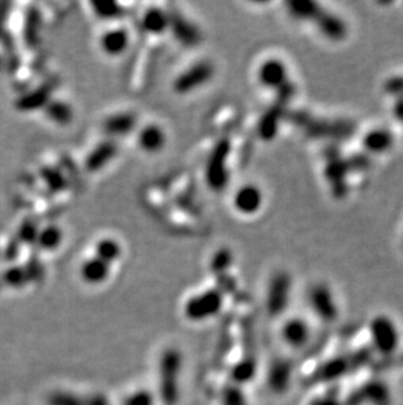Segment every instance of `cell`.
Returning a JSON list of instances; mask_svg holds the SVG:
<instances>
[{
	"label": "cell",
	"mask_w": 403,
	"mask_h": 405,
	"mask_svg": "<svg viewBox=\"0 0 403 405\" xmlns=\"http://www.w3.org/2000/svg\"><path fill=\"white\" fill-rule=\"evenodd\" d=\"M371 354L372 350L360 349L346 356L331 357L316 368L311 379L314 383H331L339 380L368 365Z\"/></svg>",
	"instance_id": "cell-1"
},
{
	"label": "cell",
	"mask_w": 403,
	"mask_h": 405,
	"mask_svg": "<svg viewBox=\"0 0 403 405\" xmlns=\"http://www.w3.org/2000/svg\"><path fill=\"white\" fill-rule=\"evenodd\" d=\"M181 368V353L173 348L165 350L159 365V391L164 405H175L178 401V377Z\"/></svg>",
	"instance_id": "cell-2"
},
{
	"label": "cell",
	"mask_w": 403,
	"mask_h": 405,
	"mask_svg": "<svg viewBox=\"0 0 403 405\" xmlns=\"http://www.w3.org/2000/svg\"><path fill=\"white\" fill-rule=\"evenodd\" d=\"M372 349L384 358H392L401 346V333L392 318L377 315L369 322Z\"/></svg>",
	"instance_id": "cell-3"
},
{
	"label": "cell",
	"mask_w": 403,
	"mask_h": 405,
	"mask_svg": "<svg viewBox=\"0 0 403 405\" xmlns=\"http://www.w3.org/2000/svg\"><path fill=\"white\" fill-rule=\"evenodd\" d=\"M219 289H209L192 296L183 307L185 316L192 322H202L218 315L223 307L224 296Z\"/></svg>",
	"instance_id": "cell-4"
},
{
	"label": "cell",
	"mask_w": 403,
	"mask_h": 405,
	"mask_svg": "<svg viewBox=\"0 0 403 405\" xmlns=\"http://www.w3.org/2000/svg\"><path fill=\"white\" fill-rule=\"evenodd\" d=\"M291 277L284 272H279L271 278L266 296V308L271 316H279L287 310L291 296Z\"/></svg>",
	"instance_id": "cell-5"
},
{
	"label": "cell",
	"mask_w": 403,
	"mask_h": 405,
	"mask_svg": "<svg viewBox=\"0 0 403 405\" xmlns=\"http://www.w3.org/2000/svg\"><path fill=\"white\" fill-rule=\"evenodd\" d=\"M311 311L323 322H333L338 319V304L330 287L325 284L311 286L308 294Z\"/></svg>",
	"instance_id": "cell-6"
},
{
	"label": "cell",
	"mask_w": 403,
	"mask_h": 405,
	"mask_svg": "<svg viewBox=\"0 0 403 405\" xmlns=\"http://www.w3.org/2000/svg\"><path fill=\"white\" fill-rule=\"evenodd\" d=\"M345 403L346 405H390L392 392L385 382L372 379L359 387Z\"/></svg>",
	"instance_id": "cell-7"
},
{
	"label": "cell",
	"mask_w": 403,
	"mask_h": 405,
	"mask_svg": "<svg viewBox=\"0 0 403 405\" xmlns=\"http://www.w3.org/2000/svg\"><path fill=\"white\" fill-rule=\"evenodd\" d=\"M256 78L261 85L270 90H280L288 83L287 66L278 58H268L258 67Z\"/></svg>",
	"instance_id": "cell-8"
},
{
	"label": "cell",
	"mask_w": 403,
	"mask_h": 405,
	"mask_svg": "<svg viewBox=\"0 0 403 405\" xmlns=\"http://www.w3.org/2000/svg\"><path fill=\"white\" fill-rule=\"evenodd\" d=\"M228 143L225 140L219 142L215 148L213 152L211 154L209 164H207V171H206V177L209 184L219 189L223 188L227 183V169H225V162L228 157Z\"/></svg>",
	"instance_id": "cell-9"
},
{
	"label": "cell",
	"mask_w": 403,
	"mask_h": 405,
	"mask_svg": "<svg viewBox=\"0 0 403 405\" xmlns=\"http://www.w3.org/2000/svg\"><path fill=\"white\" fill-rule=\"evenodd\" d=\"M213 75V68L207 62H201L186 70L174 80V91L178 93H187L199 88L207 83Z\"/></svg>",
	"instance_id": "cell-10"
},
{
	"label": "cell",
	"mask_w": 403,
	"mask_h": 405,
	"mask_svg": "<svg viewBox=\"0 0 403 405\" xmlns=\"http://www.w3.org/2000/svg\"><path fill=\"white\" fill-rule=\"evenodd\" d=\"M264 203V193L254 184H245L240 186L233 194L232 205L236 212L242 215L256 214Z\"/></svg>",
	"instance_id": "cell-11"
},
{
	"label": "cell",
	"mask_w": 403,
	"mask_h": 405,
	"mask_svg": "<svg viewBox=\"0 0 403 405\" xmlns=\"http://www.w3.org/2000/svg\"><path fill=\"white\" fill-rule=\"evenodd\" d=\"M292 377L293 366L291 361L285 358L275 359L267 371V385L274 394L282 395L288 391Z\"/></svg>",
	"instance_id": "cell-12"
},
{
	"label": "cell",
	"mask_w": 403,
	"mask_h": 405,
	"mask_svg": "<svg viewBox=\"0 0 403 405\" xmlns=\"http://www.w3.org/2000/svg\"><path fill=\"white\" fill-rule=\"evenodd\" d=\"M280 334L290 348L302 349L311 341V327L302 318H291L284 322Z\"/></svg>",
	"instance_id": "cell-13"
},
{
	"label": "cell",
	"mask_w": 403,
	"mask_h": 405,
	"mask_svg": "<svg viewBox=\"0 0 403 405\" xmlns=\"http://www.w3.org/2000/svg\"><path fill=\"white\" fill-rule=\"evenodd\" d=\"M131 38L126 28L116 27L106 29L100 37V49L105 56L116 58L123 56L128 52Z\"/></svg>",
	"instance_id": "cell-14"
},
{
	"label": "cell",
	"mask_w": 403,
	"mask_h": 405,
	"mask_svg": "<svg viewBox=\"0 0 403 405\" xmlns=\"http://www.w3.org/2000/svg\"><path fill=\"white\" fill-rule=\"evenodd\" d=\"M137 146L147 154H157L165 147L168 138L165 130L156 123L146 125L137 134Z\"/></svg>",
	"instance_id": "cell-15"
},
{
	"label": "cell",
	"mask_w": 403,
	"mask_h": 405,
	"mask_svg": "<svg viewBox=\"0 0 403 405\" xmlns=\"http://www.w3.org/2000/svg\"><path fill=\"white\" fill-rule=\"evenodd\" d=\"M110 267L111 265L108 262L96 256H92L82 261L80 265V277L88 285H101L109 278Z\"/></svg>",
	"instance_id": "cell-16"
},
{
	"label": "cell",
	"mask_w": 403,
	"mask_h": 405,
	"mask_svg": "<svg viewBox=\"0 0 403 405\" xmlns=\"http://www.w3.org/2000/svg\"><path fill=\"white\" fill-rule=\"evenodd\" d=\"M142 28L151 36H161L172 27L169 13L161 8H149L142 18Z\"/></svg>",
	"instance_id": "cell-17"
},
{
	"label": "cell",
	"mask_w": 403,
	"mask_h": 405,
	"mask_svg": "<svg viewBox=\"0 0 403 405\" xmlns=\"http://www.w3.org/2000/svg\"><path fill=\"white\" fill-rule=\"evenodd\" d=\"M349 171L347 162L342 160L340 157H330L329 164L326 168V176L329 179L333 191L335 195L342 197L346 194V183H345V177L347 175Z\"/></svg>",
	"instance_id": "cell-18"
},
{
	"label": "cell",
	"mask_w": 403,
	"mask_h": 405,
	"mask_svg": "<svg viewBox=\"0 0 403 405\" xmlns=\"http://www.w3.org/2000/svg\"><path fill=\"white\" fill-rule=\"evenodd\" d=\"M316 23L322 32V35L330 40H342L347 33L346 24L342 21V19H339L331 13L321 12L318 18L316 19Z\"/></svg>",
	"instance_id": "cell-19"
},
{
	"label": "cell",
	"mask_w": 403,
	"mask_h": 405,
	"mask_svg": "<svg viewBox=\"0 0 403 405\" xmlns=\"http://www.w3.org/2000/svg\"><path fill=\"white\" fill-rule=\"evenodd\" d=\"M137 119L131 113H118L109 119H106L104 123V129L110 135H125L131 133L135 128Z\"/></svg>",
	"instance_id": "cell-20"
},
{
	"label": "cell",
	"mask_w": 403,
	"mask_h": 405,
	"mask_svg": "<svg viewBox=\"0 0 403 405\" xmlns=\"http://www.w3.org/2000/svg\"><path fill=\"white\" fill-rule=\"evenodd\" d=\"M363 145L366 151L381 154L388 151L393 145V135L390 131L384 129H376L369 131L363 139Z\"/></svg>",
	"instance_id": "cell-21"
},
{
	"label": "cell",
	"mask_w": 403,
	"mask_h": 405,
	"mask_svg": "<svg viewBox=\"0 0 403 405\" xmlns=\"http://www.w3.org/2000/svg\"><path fill=\"white\" fill-rule=\"evenodd\" d=\"M63 231L56 224H49L38 231L37 236V247L44 250H55L59 248L63 243Z\"/></svg>",
	"instance_id": "cell-22"
},
{
	"label": "cell",
	"mask_w": 403,
	"mask_h": 405,
	"mask_svg": "<svg viewBox=\"0 0 403 405\" xmlns=\"http://www.w3.org/2000/svg\"><path fill=\"white\" fill-rule=\"evenodd\" d=\"M94 256L111 265L116 261H118L122 256V247L118 240L113 239V238H102L94 246Z\"/></svg>",
	"instance_id": "cell-23"
},
{
	"label": "cell",
	"mask_w": 403,
	"mask_h": 405,
	"mask_svg": "<svg viewBox=\"0 0 403 405\" xmlns=\"http://www.w3.org/2000/svg\"><path fill=\"white\" fill-rule=\"evenodd\" d=\"M117 152V148L110 143V142H105L100 145L99 147L94 148L91 152V155L87 159V168L89 171H99L105 164H108L110 160L114 157Z\"/></svg>",
	"instance_id": "cell-24"
},
{
	"label": "cell",
	"mask_w": 403,
	"mask_h": 405,
	"mask_svg": "<svg viewBox=\"0 0 403 405\" xmlns=\"http://www.w3.org/2000/svg\"><path fill=\"white\" fill-rule=\"evenodd\" d=\"M287 7L292 16L300 20H316L322 12L320 4L311 0L290 1L287 3Z\"/></svg>",
	"instance_id": "cell-25"
},
{
	"label": "cell",
	"mask_w": 403,
	"mask_h": 405,
	"mask_svg": "<svg viewBox=\"0 0 403 405\" xmlns=\"http://www.w3.org/2000/svg\"><path fill=\"white\" fill-rule=\"evenodd\" d=\"M256 374V362L254 357L247 356L232 368V377L236 385H247L253 380Z\"/></svg>",
	"instance_id": "cell-26"
},
{
	"label": "cell",
	"mask_w": 403,
	"mask_h": 405,
	"mask_svg": "<svg viewBox=\"0 0 403 405\" xmlns=\"http://www.w3.org/2000/svg\"><path fill=\"white\" fill-rule=\"evenodd\" d=\"M45 111L50 120L59 125H67L73 119V108L67 102H59V100L47 102Z\"/></svg>",
	"instance_id": "cell-27"
},
{
	"label": "cell",
	"mask_w": 403,
	"mask_h": 405,
	"mask_svg": "<svg viewBox=\"0 0 403 405\" xmlns=\"http://www.w3.org/2000/svg\"><path fill=\"white\" fill-rule=\"evenodd\" d=\"M278 121H279V113L275 109H271V111L266 113L259 122V126H258L261 138L265 139V140L274 138L276 130H278Z\"/></svg>",
	"instance_id": "cell-28"
},
{
	"label": "cell",
	"mask_w": 403,
	"mask_h": 405,
	"mask_svg": "<svg viewBox=\"0 0 403 405\" xmlns=\"http://www.w3.org/2000/svg\"><path fill=\"white\" fill-rule=\"evenodd\" d=\"M29 273L27 269L20 267H12L7 269L3 274V282L11 287H23L29 281Z\"/></svg>",
	"instance_id": "cell-29"
},
{
	"label": "cell",
	"mask_w": 403,
	"mask_h": 405,
	"mask_svg": "<svg viewBox=\"0 0 403 405\" xmlns=\"http://www.w3.org/2000/svg\"><path fill=\"white\" fill-rule=\"evenodd\" d=\"M93 10L94 13L104 20L118 19L122 15V8L118 3L114 1H97L93 3Z\"/></svg>",
	"instance_id": "cell-30"
},
{
	"label": "cell",
	"mask_w": 403,
	"mask_h": 405,
	"mask_svg": "<svg viewBox=\"0 0 403 405\" xmlns=\"http://www.w3.org/2000/svg\"><path fill=\"white\" fill-rule=\"evenodd\" d=\"M221 405H250L247 396L238 386L225 387L221 392Z\"/></svg>",
	"instance_id": "cell-31"
},
{
	"label": "cell",
	"mask_w": 403,
	"mask_h": 405,
	"mask_svg": "<svg viewBox=\"0 0 403 405\" xmlns=\"http://www.w3.org/2000/svg\"><path fill=\"white\" fill-rule=\"evenodd\" d=\"M232 260H233V256H232V252L229 249H220L212 258L211 270L216 274H223L230 267Z\"/></svg>",
	"instance_id": "cell-32"
},
{
	"label": "cell",
	"mask_w": 403,
	"mask_h": 405,
	"mask_svg": "<svg viewBox=\"0 0 403 405\" xmlns=\"http://www.w3.org/2000/svg\"><path fill=\"white\" fill-rule=\"evenodd\" d=\"M49 405H85V399L80 396L75 395L73 392L58 391L49 396L47 400Z\"/></svg>",
	"instance_id": "cell-33"
},
{
	"label": "cell",
	"mask_w": 403,
	"mask_h": 405,
	"mask_svg": "<svg viewBox=\"0 0 403 405\" xmlns=\"http://www.w3.org/2000/svg\"><path fill=\"white\" fill-rule=\"evenodd\" d=\"M38 231L39 229L37 227L35 222H23L21 226L18 227V236H20V240H23V243L36 244Z\"/></svg>",
	"instance_id": "cell-34"
},
{
	"label": "cell",
	"mask_w": 403,
	"mask_h": 405,
	"mask_svg": "<svg viewBox=\"0 0 403 405\" xmlns=\"http://www.w3.org/2000/svg\"><path fill=\"white\" fill-rule=\"evenodd\" d=\"M125 405H155V399L151 392L140 389L128 396L125 400Z\"/></svg>",
	"instance_id": "cell-35"
},
{
	"label": "cell",
	"mask_w": 403,
	"mask_h": 405,
	"mask_svg": "<svg viewBox=\"0 0 403 405\" xmlns=\"http://www.w3.org/2000/svg\"><path fill=\"white\" fill-rule=\"evenodd\" d=\"M385 91L403 97V76H393L385 82Z\"/></svg>",
	"instance_id": "cell-36"
},
{
	"label": "cell",
	"mask_w": 403,
	"mask_h": 405,
	"mask_svg": "<svg viewBox=\"0 0 403 405\" xmlns=\"http://www.w3.org/2000/svg\"><path fill=\"white\" fill-rule=\"evenodd\" d=\"M42 177L45 179L46 184L50 188H63L66 183L63 181V177L56 171H42Z\"/></svg>",
	"instance_id": "cell-37"
},
{
	"label": "cell",
	"mask_w": 403,
	"mask_h": 405,
	"mask_svg": "<svg viewBox=\"0 0 403 405\" xmlns=\"http://www.w3.org/2000/svg\"><path fill=\"white\" fill-rule=\"evenodd\" d=\"M309 405H346V403L339 400L337 396L323 395L314 397Z\"/></svg>",
	"instance_id": "cell-38"
},
{
	"label": "cell",
	"mask_w": 403,
	"mask_h": 405,
	"mask_svg": "<svg viewBox=\"0 0 403 405\" xmlns=\"http://www.w3.org/2000/svg\"><path fill=\"white\" fill-rule=\"evenodd\" d=\"M347 164L349 169H366L369 166V159L364 155H355L347 160Z\"/></svg>",
	"instance_id": "cell-39"
},
{
	"label": "cell",
	"mask_w": 403,
	"mask_h": 405,
	"mask_svg": "<svg viewBox=\"0 0 403 405\" xmlns=\"http://www.w3.org/2000/svg\"><path fill=\"white\" fill-rule=\"evenodd\" d=\"M85 405H110L109 401L102 395H92L85 399Z\"/></svg>",
	"instance_id": "cell-40"
},
{
	"label": "cell",
	"mask_w": 403,
	"mask_h": 405,
	"mask_svg": "<svg viewBox=\"0 0 403 405\" xmlns=\"http://www.w3.org/2000/svg\"><path fill=\"white\" fill-rule=\"evenodd\" d=\"M394 116L398 121L403 122V97H399L394 105Z\"/></svg>",
	"instance_id": "cell-41"
},
{
	"label": "cell",
	"mask_w": 403,
	"mask_h": 405,
	"mask_svg": "<svg viewBox=\"0 0 403 405\" xmlns=\"http://www.w3.org/2000/svg\"><path fill=\"white\" fill-rule=\"evenodd\" d=\"M399 361H401V363L403 365V353L399 356Z\"/></svg>",
	"instance_id": "cell-42"
}]
</instances>
